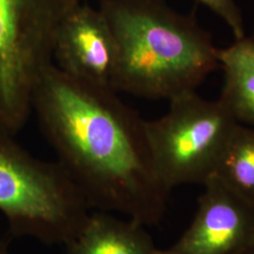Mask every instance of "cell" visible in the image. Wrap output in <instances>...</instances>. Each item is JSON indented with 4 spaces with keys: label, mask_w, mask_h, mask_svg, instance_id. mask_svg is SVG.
<instances>
[{
    "label": "cell",
    "mask_w": 254,
    "mask_h": 254,
    "mask_svg": "<svg viewBox=\"0 0 254 254\" xmlns=\"http://www.w3.org/2000/svg\"><path fill=\"white\" fill-rule=\"evenodd\" d=\"M53 57L55 65L64 73L112 89L117 45L100 9L89 1H74L64 10L56 31Z\"/></svg>",
    "instance_id": "cell-7"
},
{
    "label": "cell",
    "mask_w": 254,
    "mask_h": 254,
    "mask_svg": "<svg viewBox=\"0 0 254 254\" xmlns=\"http://www.w3.org/2000/svg\"><path fill=\"white\" fill-rule=\"evenodd\" d=\"M238 123L221 101L196 91L170 100L163 117L146 121L154 161L166 186L201 184L217 170Z\"/></svg>",
    "instance_id": "cell-5"
},
{
    "label": "cell",
    "mask_w": 254,
    "mask_h": 254,
    "mask_svg": "<svg viewBox=\"0 0 254 254\" xmlns=\"http://www.w3.org/2000/svg\"><path fill=\"white\" fill-rule=\"evenodd\" d=\"M241 254H254V243L252 246H250L245 252H243Z\"/></svg>",
    "instance_id": "cell-13"
},
{
    "label": "cell",
    "mask_w": 254,
    "mask_h": 254,
    "mask_svg": "<svg viewBox=\"0 0 254 254\" xmlns=\"http://www.w3.org/2000/svg\"><path fill=\"white\" fill-rule=\"evenodd\" d=\"M0 127V211L9 236L66 245L85 226L91 208L58 161L36 158Z\"/></svg>",
    "instance_id": "cell-3"
},
{
    "label": "cell",
    "mask_w": 254,
    "mask_h": 254,
    "mask_svg": "<svg viewBox=\"0 0 254 254\" xmlns=\"http://www.w3.org/2000/svg\"><path fill=\"white\" fill-rule=\"evenodd\" d=\"M218 60L224 73L219 100L236 122L254 128V39L245 36L219 49Z\"/></svg>",
    "instance_id": "cell-9"
},
{
    "label": "cell",
    "mask_w": 254,
    "mask_h": 254,
    "mask_svg": "<svg viewBox=\"0 0 254 254\" xmlns=\"http://www.w3.org/2000/svg\"><path fill=\"white\" fill-rule=\"evenodd\" d=\"M146 226L111 213H91L81 232L65 246V254H160Z\"/></svg>",
    "instance_id": "cell-8"
},
{
    "label": "cell",
    "mask_w": 254,
    "mask_h": 254,
    "mask_svg": "<svg viewBox=\"0 0 254 254\" xmlns=\"http://www.w3.org/2000/svg\"><path fill=\"white\" fill-rule=\"evenodd\" d=\"M10 237H5L4 239H0V254H10L9 252V244Z\"/></svg>",
    "instance_id": "cell-12"
},
{
    "label": "cell",
    "mask_w": 254,
    "mask_h": 254,
    "mask_svg": "<svg viewBox=\"0 0 254 254\" xmlns=\"http://www.w3.org/2000/svg\"><path fill=\"white\" fill-rule=\"evenodd\" d=\"M77 0H0V127L16 135L27 125L38 83L54 64L65 9Z\"/></svg>",
    "instance_id": "cell-4"
},
{
    "label": "cell",
    "mask_w": 254,
    "mask_h": 254,
    "mask_svg": "<svg viewBox=\"0 0 254 254\" xmlns=\"http://www.w3.org/2000/svg\"><path fill=\"white\" fill-rule=\"evenodd\" d=\"M115 38L116 92L148 99H173L196 91L220 68L218 51L193 15L163 0H98Z\"/></svg>",
    "instance_id": "cell-2"
},
{
    "label": "cell",
    "mask_w": 254,
    "mask_h": 254,
    "mask_svg": "<svg viewBox=\"0 0 254 254\" xmlns=\"http://www.w3.org/2000/svg\"><path fill=\"white\" fill-rule=\"evenodd\" d=\"M254 205V128L238 124L214 174Z\"/></svg>",
    "instance_id": "cell-10"
},
{
    "label": "cell",
    "mask_w": 254,
    "mask_h": 254,
    "mask_svg": "<svg viewBox=\"0 0 254 254\" xmlns=\"http://www.w3.org/2000/svg\"><path fill=\"white\" fill-rule=\"evenodd\" d=\"M218 14L230 29L235 39H242L246 36L245 27L241 12L236 6L235 0H196Z\"/></svg>",
    "instance_id": "cell-11"
},
{
    "label": "cell",
    "mask_w": 254,
    "mask_h": 254,
    "mask_svg": "<svg viewBox=\"0 0 254 254\" xmlns=\"http://www.w3.org/2000/svg\"><path fill=\"white\" fill-rule=\"evenodd\" d=\"M81 1H89V0H81Z\"/></svg>",
    "instance_id": "cell-14"
},
{
    "label": "cell",
    "mask_w": 254,
    "mask_h": 254,
    "mask_svg": "<svg viewBox=\"0 0 254 254\" xmlns=\"http://www.w3.org/2000/svg\"><path fill=\"white\" fill-rule=\"evenodd\" d=\"M192 222L160 254H241L254 243V205L213 175Z\"/></svg>",
    "instance_id": "cell-6"
},
{
    "label": "cell",
    "mask_w": 254,
    "mask_h": 254,
    "mask_svg": "<svg viewBox=\"0 0 254 254\" xmlns=\"http://www.w3.org/2000/svg\"><path fill=\"white\" fill-rule=\"evenodd\" d=\"M32 111L91 210L144 226L161 222L172 190L158 173L145 120L118 92L53 64L37 85Z\"/></svg>",
    "instance_id": "cell-1"
}]
</instances>
